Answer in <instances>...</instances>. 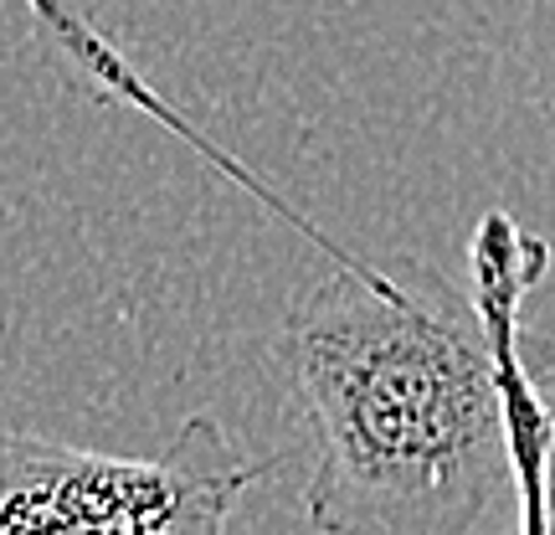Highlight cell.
Returning <instances> with one entry per match:
<instances>
[{
	"mask_svg": "<svg viewBox=\"0 0 555 535\" xmlns=\"http://www.w3.org/2000/svg\"><path fill=\"white\" fill-rule=\"evenodd\" d=\"M262 474L206 412L150 458L0 433V535H227Z\"/></svg>",
	"mask_w": 555,
	"mask_h": 535,
	"instance_id": "cell-2",
	"label": "cell"
},
{
	"mask_svg": "<svg viewBox=\"0 0 555 535\" xmlns=\"http://www.w3.org/2000/svg\"><path fill=\"white\" fill-rule=\"evenodd\" d=\"M519 351H525L535 397L545 407V422H551V437H545V535H555V335H530L525 330Z\"/></svg>",
	"mask_w": 555,
	"mask_h": 535,
	"instance_id": "cell-4",
	"label": "cell"
},
{
	"mask_svg": "<svg viewBox=\"0 0 555 535\" xmlns=\"http://www.w3.org/2000/svg\"><path fill=\"white\" fill-rule=\"evenodd\" d=\"M278 360L314 422L319 535H474L509 489L494 340L448 273L335 268L288 309Z\"/></svg>",
	"mask_w": 555,
	"mask_h": 535,
	"instance_id": "cell-1",
	"label": "cell"
},
{
	"mask_svg": "<svg viewBox=\"0 0 555 535\" xmlns=\"http://www.w3.org/2000/svg\"><path fill=\"white\" fill-rule=\"evenodd\" d=\"M474 309L489 324L499 360V397H504V437H509V489L519 505V535H545V407L525 366V298L551 268V247L530 238L509 212H483L474 227Z\"/></svg>",
	"mask_w": 555,
	"mask_h": 535,
	"instance_id": "cell-3",
	"label": "cell"
}]
</instances>
